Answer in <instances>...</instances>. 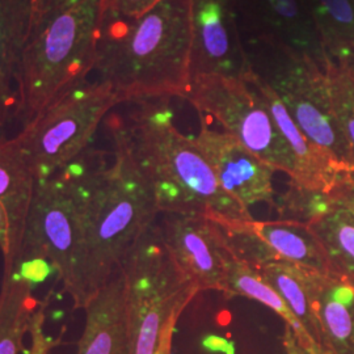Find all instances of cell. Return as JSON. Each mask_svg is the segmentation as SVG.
<instances>
[{"instance_id":"1","label":"cell","mask_w":354,"mask_h":354,"mask_svg":"<svg viewBox=\"0 0 354 354\" xmlns=\"http://www.w3.org/2000/svg\"><path fill=\"white\" fill-rule=\"evenodd\" d=\"M109 130L111 165L100 158L95 165L96 153L87 151L84 235L71 297L74 310H84L109 282L159 214L151 184L130 150L125 122L113 117Z\"/></svg>"},{"instance_id":"2","label":"cell","mask_w":354,"mask_h":354,"mask_svg":"<svg viewBox=\"0 0 354 354\" xmlns=\"http://www.w3.org/2000/svg\"><path fill=\"white\" fill-rule=\"evenodd\" d=\"M190 46L189 0H162L131 19L102 16L93 73L120 104L187 99Z\"/></svg>"},{"instance_id":"3","label":"cell","mask_w":354,"mask_h":354,"mask_svg":"<svg viewBox=\"0 0 354 354\" xmlns=\"http://www.w3.org/2000/svg\"><path fill=\"white\" fill-rule=\"evenodd\" d=\"M130 150L151 184L159 213L203 215L222 228L244 227L250 210L218 184L194 142L174 124L168 99L136 102L125 124Z\"/></svg>"},{"instance_id":"4","label":"cell","mask_w":354,"mask_h":354,"mask_svg":"<svg viewBox=\"0 0 354 354\" xmlns=\"http://www.w3.org/2000/svg\"><path fill=\"white\" fill-rule=\"evenodd\" d=\"M102 0H30L15 118L23 127L93 71Z\"/></svg>"},{"instance_id":"5","label":"cell","mask_w":354,"mask_h":354,"mask_svg":"<svg viewBox=\"0 0 354 354\" xmlns=\"http://www.w3.org/2000/svg\"><path fill=\"white\" fill-rule=\"evenodd\" d=\"M245 51L253 73L276 92L306 138L342 172L354 171L353 155L333 112L326 68L310 57L259 38H251Z\"/></svg>"},{"instance_id":"6","label":"cell","mask_w":354,"mask_h":354,"mask_svg":"<svg viewBox=\"0 0 354 354\" xmlns=\"http://www.w3.org/2000/svg\"><path fill=\"white\" fill-rule=\"evenodd\" d=\"M86 168L87 151L55 175L36 181L20 259V264L48 263L70 298L84 235Z\"/></svg>"},{"instance_id":"7","label":"cell","mask_w":354,"mask_h":354,"mask_svg":"<svg viewBox=\"0 0 354 354\" xmlns=\"http://www.w3.org/2000/svg\"><path fill=\"white\" fill-rule=\"evenodd\" d=\"M118 269L127 286L129 354H155L167 324L178 320L200 290L177 268L155 225Z\"/></svg>"},{"instance_id":"8","label":"cell","mask_w":354,"mask_h":354,"mask_svg":"<svg viewBox=\"0 0 354 354\" xmlns=\"http://www.w3.org/2000/svg\"><path fill=\"white\" fill-rule=\"evenodd\" d=\"M117 104L109 84L86 79L24 125L15 138L35 178H49L87 151L104 117Z\"/></svg>"},{"instance_id":"9","label":"cell","mask_w":354,"mask_h":354,"mask_svg":"<svg viewBox=\"0 0 354 354\" xmlns=\"http://www.w3.org/2000/svg\"><path fill=\"white\" fill-rule=\"evenodd\" d=\"M187 100L212 115L230 136L277 171L297 177L290 147L261 93L239 77L201 76L190 83Z\"/></svg>"},{"instance_id":"10","label":"cell","mask_w":354,"mask_h":354,"mask_svg":"<svg viewBox=\"0 0 354 354\" xmlns=\"http://www.w3.org/2000/svg\"><path fill=\"white\" fill-rule=\"evenodd\" d=\"M190 77L245 79L252 71L239 32L236 0H189Z\"/></svg>"},{"instance_id":"11","label":"cell","mask_w":354,"mask_h":354,"mask_svg":"<svg viewBox=\"0 0 354 354\" xmlns=\"http://www.w3.org/2000/svg\"><path fill=\"white\" fill-rule=\"evenodd\" d=\"M159 231L177 268L198 290L225 292L232 251L218 223L203 215L165 214Z\"/></svg>"},{"instance_id":"12","label":"cell","mask_w":354,"mask_h":354,"mask_svg":"<svg viewBox=\"0 0 354 354\" xmlns=\"http://www.w3.org/2000/svg\"><path fill=\"white\" fill-rule=\"evenodd\" d=\"M194 142L212 167L218 184L245 209L256 203L274 207L273 176L276 168L244 147L226 131H216L201 124Z\"/></svg>"},{"instance_id":"13","label":"cell","mask_w":354,"mask_h":354,"mask_svg":"<svg viewBox=\"0 0 354 354\" xmlns=\"http://www.w3.org/2000/svg\"><path fill=\"white\" fill-rule=\"evenodd\" d=\"M236 6L253 38L310 57L323 67L330 61L304 0H236Z\"/></svg>"},{"instance_id":"14","label":"cell","mask_w":354,"mask_h":354,"mask_svg":"<svg viewBox=\"0 0 354 354\" xmlns=\"http://www.w3.org/2000/svg\"><path fill=\"white\" fill-rule=\"evenodd\" d=\"M36 181L16 138H0V205L7 214L10 227V248L3 259V274L12 273L20 264Z\"/></svg>"},{"instance_id":"15","label":"cell","mask_w":354,"mask_h":354,"mask_svg":"<svg viewBox=\"0 0 354 354\" xmlns=\"http://www.w3.org/2000/svg\"><path fill=\"white\" fill-rule=\"evenodd\" d=\"M84 311L86 326L76 354H129L127 286L120 269Z\"/></svg>"},{"instance_id":"16","label":"cell","mask_w":354,"mask_h":354,"mask_svg":"<svg viewBox=\"0 0 354 354\" xmlns=\"http://www.w3.org/2000/svg\"><path fill=\"white\" fill-rule=\"evenodd\" d=\"M310 301L329 354H354V288L339 276L306 270Z\"/></svg>"},{"instance_id":"17","label":"cell","mask_w":354,"mask_h":354,"mask_svg":"<svg viewBox=\"0 0 354 354\" xmlns=\"http://www.w3.org/2000/svg\"><path fill=\"white\" fill-rule=\"evenodd\" d=\"M244 80L261 93L279 131L290 147L297 165V177L291 181H295L310 189L329 193L339 177L344 174L342 169L324 152L319 150L314 143L306 138V136L297 127L290 114L279 100L276 92L266 82L256 75L253 70L245 76Z\"/></svg>"},{"instance_id":"18","label":"cell","mask_w":354,"mask_h":354,"mask_svg":"<svg viewBox=\"0 0 354 354\" xmlns=\"http://www.w3.org/2000/svg\"><path fill=\"white\" fill-rule=\"evenodd\" d=\"M30 0H0V129L17 108V84L29 23Z\"/></svg>"},{"instance_id":"19","label":"cell","mask_w":354,"mask_h":354,"mask_svg":"<svg viewBox=\"0 0 354 354\" xmlns=\"http://www.w3.org/2000/svg\"><path fill=\"white\" fill-rule=\"evenodd\" d=\"M250 227L282 260L308 272L336 276L317 235L307 225L279 219L269 222L253 219Z\"/></svg>"},{"instance_id":"20","label":"cell","mask_w":354,"mask_h":354,"mask_svg":"<svg viewBox=\"0 0 354 354\" xmlns=\"http://www.w3.org/2000/svg\"><path fill=\"white\" fill-rule=\"evenodd\" d=\"M33 281L24 269L3 274L0 286V354H19L30 320L41 301L33 295Z\"/></svg>"},{"instance_id":"21","label":"cell","mask_w":354,"mask_h":354,"mask_svg":"<svg viewBox=\"0 0 354 354\" xmlns=\"http://www.w3.org/2000/svg\"><path fill=\"white\" fill-rule=\"evenodd\" d=\"M225 294L231 295H241L250 299H254L260 304H266L270 310H273L279 317H282L286 323V327L291 329L298 344L310 352L317 353H328L317 349V346L310 340L301 323L295 319L281 298L277 291L274 290L261 274L253 269L252 266L247 264L241 259H238L234 253L230 256L226 264V289Z\"/></svg>"},{"instance_id":"22","label":"cell","mask_w":354,"mask_h":354,"mask_svg":"<svg viewBox=\"0 0 354 354\" xmlns=\"http://www.w3.org/2000/svg\"><path fill=\"white\" fill-rule=\"evenodd\" d=\"M257 272L288 304L292 315L301 323L310 340L317 349L327 352L323 345L322 332L310 301L306 270L286 260H276L260 266Z\"/></svg>"},{"instance_id":"23","label":"cell","mask_w":354,"mask_h":354,"mask_svg":"<svg viewBox=\"0 0 354 354\" xmlns=\"http://www.w3.org/2000/svg\"><path fill=\"white\" fill-rule=\"evenodd\" d=\"M307 226L317 235L335 274L354 288L353 214L335 200L327 212L319 215Z\"/></svg>"},{"instance_id":"24","label":"cell","mask_w":354,"mask_h":354,"mask_svg":"<svg viewBox=\"0 0 354 354\" xmlns=\"http://www.w3.org/2000/svg\"><path fill=\"white\" fill-rule=\"evenodd\" d=\"M329 59L354 58V0H304Z\"/></svg>"},{"instance_id":"25","label":"cell","mask_w":354,"mask_h":354,"mask_svg":"<svg viewBox=\"0 0 354 354\" xmlns=\"http://www.w3.org/2000/svg\"><path fill=\"white\" fill-rule=\"evenodd\" d=\"M333 197L322 190L310 189L289 181V188L274 201L279 221H289L308 225L333 205Z\"/></svg>"},{"instance_id":"26","label":"cell","mask_w":354,"mask_h":354,"mask_svg":"<svg viewBox=\"0 0 354 354\" xmlns=\"http://www.w3.org/2000/svg\"><path fill=\"white\" fill-rule=\"evenodd\" d=\"M335 115L354 158V73L348 64L328 61L326 64Z\"/></svg>"},{"instance_id":"27","label":"cell","mask_w":354,"mask_h":354,"mask_svg":"<svg viewBox=\"0 0 354 354\" xmlns=\"http://www.w3.org/2000/svg\"><path fill=\"white\" fill-rule=\"evenodd\" d=\"M49 306V297H46L35 313L30 320L28 333L30 335V351L29 354H50L54 348H57L62 336L51 337L45 333V320H46V308Z\"/></svg>"},{"instance_id":"28","label":"cell","mask_w":354,"mask_h":354,"mask_svg":"<svg viewBox=\"0 0 354 354\" xmlns=\"http://www.w3.org/2000/svg\"><path fill=\"white\" fill-rule=\"evenodd\" d=\"M159 1L162 0H102V16L121 19L137 17L151 10Z\"/></svg>"},{"instance_id":"29","label":"cell","mask_w":354,"mask_h":354,"mask_svg":"<svg viewBox=\"0 0 354 354\" xmlns=\"http://www.w3.org/2000/svg\"><path fill=\"white\" fill-rule=\"evenodd\" d=\"M329 194L354 216V171L342 174Z\"/></svg>"},{"instance_id":"30","label":"cell","mask_w":354,"mask_h":354,"mask_svg":"<svg viewBox=\"0 0 354 354\" xmlns=\"http://www.w3.org/2000/svg\"><path fill=\"white\" fill-rule=\"evenodd\" d=\"M10 248V227L7 214L0 205V251L3 253V259L7 256Z\"/></svg>"},{"instance_id":"31","label":"cell","mask_w":354,"mask_h":354,"mask_svg":"<svg viewBox=\"0 0 354 354\" xmlns=\"http://www.w3.org/2000/svg\"><path fill=\"white\" fill-rule=\"evenodd\" d=\"M177 320H172L167 324L163 333H162V339L159 348L155 354H171V345H172V335L176 327Z\"/></svg>"},{"instance_id":"32","label":"cell","mask_w":354,"mask_h":354,"mask_svg":"<svg viewBox=\"0 0 354 354\" xmlns=\"http://www.w3.org/2000/svg\"><path fill=\"white\" fill-rule=\"evenodd\" d=\"M348 64H349V66H351V67H352V70H353V73H354V58H353V59H352V61H349V62H348Z\"/></svg>"}]
</instances>
